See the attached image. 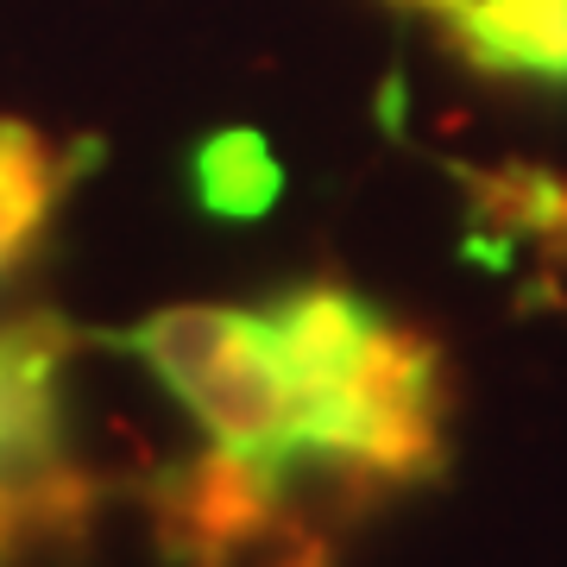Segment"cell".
<instances>
[{
	"label": "cell",
	"mask_w": 567,
	"mask_h": 567,
	"mask_svg": "<svg viewBox=\"0 0 567 567\" xmlns=\"http://www.w3.org/2000/svg\"><path fill=\"white\" fill-rule=\"evenodd\" d=\"M466 215L486 234L492 259L511 246H536L543 265H567V177L536 164H498L466 177Z\"/></svg>",
	"instance_id": "6"
},
{
	"label": "cell",
	"mask_w": 567,
	"mask_h": 567,
	"mask_svg": "<svg viewBox=\"0 0 567 567\" xmlns=\"http://www.w3.org/2000/svg\"><path fill=\"white\" fill-rule=\"evenodd\" d=\"M152 543L171 567H240L284 529V466L246 447L208 442L203 454L145 480Z\"/></svg>",
	"instance_id": "3"
},
{
	"label": "cell",
	"mask_w": 567,
	"mask_h": 567,
	"mask_svg": "<svg viewBox=\"0 0 567 567\" xmlns=\"http://www.w3.org/2000/svg\"><path fill=\"white\" fill-rule=\"evenodd\" d=\"M442 32L473 70L567 82V0H461Z\"/></svg>",
	"instance_id": "5"
},
{
	"label": "cell",
	"mask_w": 567,
	"mask_h": 567,
	"mask_svg": "<svg viewBox=\"0 0 567 567\" xmlns=\"http://www.w3.org/2000/svg\"><path fill=\"white\" fill-rule=\"evenodd\" d=\"M379 322L385 316L372 303H360L353 290H341V284H303V290H290V297H278V303L265 309V328H271L278 360L290 372V385H297V404L309 410V404H322V398H334L341 379L360 365V353Z\"/></svg>",
	"instance_id": "4"
},
{
	"label": "cell",
	"mask_w": 567,
	"mask_h": 567,
	"mask_svg": "<svg viewBox=\"0 0 567 567\" xmlns=\"http://www.w3.org/2000/svg\"><path fill=\"white\" fill-rule=\"evenodd\" d=\"M391 7H410V13H429V20H447L461 0H391Z\"/></svg>",
	"instance_id": "9"
},
{
	"label": "cell",
	"mask_w": 567,
	"mask_h": 567,
	"mask_svg": "<svg viewBox=\"0 0 567 567\" xmlns=\"http://www.w3.org/2000/svg\"><path fill=\"white\" fill-rule=\"evenodd\" d=\"M447 365L423 328L379 322L334 398L303 410L297 461L334 473L347 505H372L442 466Z\"/></svg>",
	"instance_id": "1"
},
{
	"label": "cell",
	"mask_w": 567,
	"mask_h": 567,
	"mask_svg": "<svg viewBox=\"0 0 567 567\" xmlns=\"http://www.w3.org/2000/svg\"><path fill=\"white\" fill-rule=\"evenodd\" d=\"M278 189H284V171L259 133H240L234 126V133H215L196 152V196L221 221H252V215H265V208L278 203Z\"/></svg>",
	"instance_id": "8"
},
{
	"label": "cell",
	"mask_w": 567,
	"mask_h": 567,
	"mask_svg": "<svg viewBox=\"0 0 567 567\" xmlns=\"http://www.w3.org/2000/svg\"><path fill=\"white\" fill-rule=\"evenodd\" d=\"M82 171V145H51L39 126L0 121V271L32 259L51 208Z\"/></svg>",
	"instance_id": "7"
},
{
	"label": "cell",
	"mask_w": 567,
	"mask_h": 567,
	"mask_svg": "<svg viewBox=\"0 0 567 567\" xmlns=\"http://www.w3.org/2000/svg\"><path fill=\"white\" fill-rule=\"evenodd\" d=\"M114 341L133 360H145V372L208 429V442L297 466V416H303V404H297V385L284 372L265 316L183 303V309L145 316L140 328H126Z\"/></svg>",
	"instance_id": "2"
}]
</instances>
